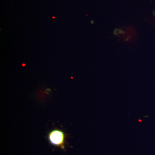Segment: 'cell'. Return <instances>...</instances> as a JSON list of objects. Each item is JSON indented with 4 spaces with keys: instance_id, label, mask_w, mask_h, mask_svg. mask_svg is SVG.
Listing matches in <instances>:
<instances>
[{
    "instance_id": "cell-1",
    "label": "cell",
    "mask_w": 155,
    "mask_h": 155,
    "mask_svg": "<svg viewBox=\"0 0 155 155\" xmlns=\"http://www.w3.org/2000/svg\"><path fill=\"white\" fill-rule=\"evenodd\" d=\"M66 138L65 133L62 130L55 129L50 131L48 135V139L50 144L66 150Z\"/></svg>"
}]
</instances>
